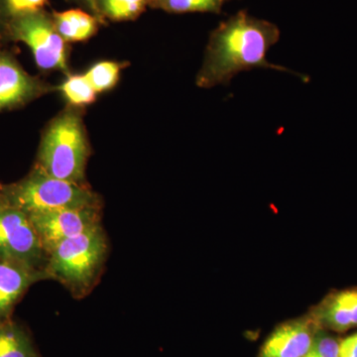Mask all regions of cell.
I'll return each mask as SVG.
<instances>
[{
    "label": "cell",
    "instance_id": "1",
    "mask_svg": "<svg viewBox=\"0 0 357 357\" xmlns=\"http://www.w3.org/2000/svg\"><path fill=\"white\" fill-rule=\"evenodd\" d=\"M279 38L280 30L274 23L256 18L246 10L238 11L211 32L203 65L197 75V86L202 89L227 86L239 73L255 68L293 74L267 61L268 51Z\"/></svg>",
    "mask_w": 357,
    "mask_h": 357
},
{
    "label": "cell",
    "instance_id": "2",
    "mask_svg": "<svg viewBox=\"0 0 357 357\" xmlns=\"http://www.w3.org/2000/svg\"><path fill=\"white\" fill-rule=\"evenodd\" d=\"M84 109L66 105L45 126L35 168L52 177L86 185V166L91 155Z\"/></svg>",
    "mask_w": 357,
    "mask_h": 357
},
{
    "label": "cell",
    "instance_id": "3",
    "mask_svg": "<svg viewBox=\"0 0 357 357\" xmlns=\"http://www.w3.org/2000/svg\"><path fill=\"white\" fill-rule=\"evenodd\" d=\"M109 250L102 225L66 239L48 253L45 279L59 282L75 299H83L102 278Z\"/></svg>",
    "mask_w": 357,
    "mask_h": 357
},
{
    "label": "cell",
    "instance_id": "4",
    "mask_svg": "<svg viewBox=\"0 0 357 357\" xmlns=\"http://www.w3.org/2000/svg\"><path fill=\"white\" fill-rule=\"evenodd\" d=\"M0 204L31 215L59 208H103V199L89 184L60 180L33 166L17 182L1 184Z\"/></svg>",
    "mask_w": 357,
    "mask_h": 357
},
{
    "label": "cell",
    "instance_id": "5",
    "mask_svg": "<svg viewBox=\"0 0 357 357\" xmlns=\"http://www.w3.org/2000/svg\"><path fill=\"white\" fill-rule=\"evenodd\" d=\"M7 39L24 43L32 52L35 64L42 72L70 74L69 43L59 34L52 13L45 9L13 14Z\"/></svg>",
    "mask_w": 357,
    "mask_h": 357
},
{
    "label": "cell",
    "instance_id": "6",
    "mask_svg": "<svg viewBox=\"0 0 357 357\" xmlns=\"http://www.w3.org/2000/svg\"><path fill=\"white\" fill-rule=\"evenodd\" d=\"M47 257L29 217L0 204V260L24 265L44 275Z\"/></svg>",
    "mask_w": 357,
    "mask_h": 357
},
{
    "label": "cell",
    "instance_id": "7",
    "mask_svg": "<svg viewBox=\"0 0 357 357\" xmlns=\"http://www.w3.org/2000/svg\"><path fill=\"white\" fill-rule=\"evenodd\" d=\"M102 208H59L27 215L48 255L66 239L102 225Z\"/></svg>",
    "mask_w": 357,
    "mask_h": 357
},
{
    "label": "cell",
    "instance_id": "8",
    "mask_svg": "<svg viewBox=\"0 0 357 357\" xmlns=\"http://www.w3.org/2000/svg\"><path fill=\"white\" fill-rule=\"evenodd\" d=\"M54 91L57 86L26 72L13 54L0 47V114L22 109Z\"/></svg>",
    "mask_w": 357,
    "mask_h": 357
},
{
    "label": "cell",
    "instance_id": "9",
    "mask_svg": "<svg viewBox=\"0 0 357 357\" xmlns=\"http://www.w3.org/2000/svg\"><path fill=\"white\" fill-rule=\"evenodd\" d=\"M44 275L24 265L0 260V325L13 319L16 305Z\"/></svg>",
    "mask_w": 357,
    "mask_h": 357
},
{
    "label": "cell",
    "instance_id": "10",
    "mask_svg": "<svg viewBox=\"0 0 357 357\" xmlns=\"http://www.w3.org/2000/svg\"><path fill=\"white\" fill-rule=\"evenodd\" d=\"M314 342L311 326L298 321L277 328L263 345L260 357H304Z\"/></svg>",
    "mask_w": 357,
    "mask_h": 357
},
{
    "label": "cell",
    "instance_id": "11",
    "mask_svg": "<svg viewBox=\"0 0 357 357\" xmlns=\"http://www.w3.org/2000/svg\"><path fill=\"white\" fill-rule=\"evenodd\" d=\"M52 17L59 34L67 43L88 41L102 25L96 16L82 8L53 11Z\"/></svg>",
    "mask_w": 357,
    "mask_h": 357
},
{
    "label": "cell",
    "instance_id": "12",
    "mask_svg": "<svg viewBox=\"0 0 357 357\" xmlns=\"http://www.w3.org/2000/svg\"><path fill=\"white\" fill-rule=\"evenodd\" d=\"M0 357H41L29 333L11 319L0 325Z\"/></svg>",
    "mask_w": 357,
    "mask_h": 357
},
{
    "label": "cell",
    "instance_id": "13",
    "mask_svg": "<svg viewBox=\"0 0 357 357\" xmlns=\"http://www.w3.org/2000/svg\"><path fill=\"white\" fill-rule=\"evenodd\" d=\"M57 89L67 105L79 109H86V107L95 103L98 96L84 74L70 73L57 86Z\"/></svg>",
    "mask_w": 357,
    "mask_h": 357
},
{
    "label": "cell",
    "instance_id": "14",
    "mask_svg": "<svg viewBox=\"0 0 357 357\" xmlns=\"http://www.w3.org/2000/svg\"><path fill=\"white\" fill-rule=\"evenodd\" d=\"M151 0H98V10L105 22H126L140 17Z\"/></svg>",
    "mask_w": 357,
    "mask_h": 357
},
{
    "label": "cell",
    "instance_id": "15",
    "mask_svg": "<svg viewBox=\"0 0 357 357\" xmlns=\"http://www.w3.org/2000/svg\"><path fill=\"white\" fill-rule=\"evenodd\" d=\"M128 66V62L100 61L91 65L84 75L96 93L100 95L115 88L121 79L122 70Z\"/></svg>",
    "mask_w": 357,
    "mask_h": 357
},
{
    "label": "cell",
    "instance_id": "16",
    "mask_svg": "<svg viewBox=\"0 0 357 357\" xmlns=\"http://www.w3.org/2000/svg\"><path fill=\"white\" fill-rule=\"evenodd\" d=\"M229 1L231 0H151L149 7L171 14H220Z\"/></svg>",
    "mask_w": 357,
    "mask_h": 357
},
{
    "label": "cell",
    "instance_id": "17",
    "mask_svg": "<svg viewBox=\"0 0 357 357\" xmlns=\"http://www.w3.org/2000/svg\"><path fill=\"white\" fill-rule=\"evenodd\" d=\"M340 344L335 338L321 335L314 340L309 351L304 357H338Z\"/></svg>",
    "mask_w": 357,
    "mask_h": 357
},
{
    "label": "cell",
    "instance_id": "18",
    "mask_svg": "<svg viewBox=\"0 0 357 357\" xmlns=\"http://www.w3.org/2000/svg\"><path fill=\"white\" fill-rule=\"evenodd\" d=\"M11 15L16 13L41 10L48 3V0H6Z\"/></svg>",
    "mask_w": 357,
    "mask_h": 357
},
{
    "label": "cell",
    "instance_id": "19",
    "mask_svg": "<svg viewBox=\"0 0 357 357\" xmlns=\"http://www.w3.org/2000/svg\"><path fill=\"white\" fill-rule=\"evenodd\" d=\"M340 300L347 307L349 316H351L352 326H357V289L342 291L338 292Z\"/></svg>",
    "mask_w": 357,
    "mask_h": 357
},
{
    "label": "cell",
    "instance_id": "20",
    "mask_svg": "<svg viewBox=\"0 0 357 357\" xmlns=\"http://www.w3.org/2000/svg\"><path fill=\"white\" fill-rule=\"evenodd\" d=\"M10 17L11 13L6 0H0V47H3V45L8 42L7 33Z\"/></svg>",
    "mask_w": 357,
    "mask_h": 357
},
{
    "label": "cell",
    "instance_id": "21",
    "mask_svg": "<svg viewBox=\"0 0 357 357\" xmlns=\"http://www.w3.org/2000/svg\"><path fill=\"white\" fill-rule=\"evenodd\" d=\"M338 357H357V333L340 342Z\"/></svg>",
    "mask_w": 357,
    "mask_h": 357
},
{
    "label": "cell",
    "instance_id": "22",
    "mask_svg": "<svg viewBox=\"0 0 357 357\" xmlns=\"http://www.w3.org/2000/svg\"><path fill=\"white\" fill-rule=\"evenodd\" d=\"M68 1L77 4V6H81L84 10L93 14V15L96 16L98 20L100 21V24H107V22H105V21L102 20V16H100V10H98V0H68Z\"/></svg>",
    "mask_w": 357,
    "mask_h": 357
},
{
    "label": "cell",
    "instance_id": "23",
    "mask_svg": "<svg viewBox=\"0 0 357 357\" xmlns=\"http://www.w3.org/2000/svg\"><path fill=\"white\" fill-rule=\"evenodd\" d=\"M0 189H1V184H0Z\"/></svg>",
    "mask_w": 357,
    "mask_h": 357
}]
</instances>
